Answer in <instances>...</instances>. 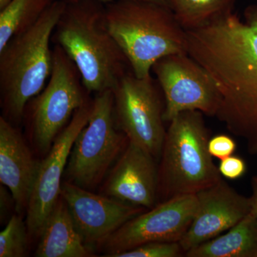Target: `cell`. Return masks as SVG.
<instances>
[{
  "instance_id": "obj_17",
  "label": "cell",
  "mask_w": 257,
  "mask_h": 257,
  "mask_svg": "<svg viewBox=\"0 0 257 257\" xmlns=\"http://www.w3.org/2000/svg\"><path fill=\"white\" fill-rule=\"evenodd\" d=\"M187 257H257V218L250 212L226 234L198 245Z\"/></svg>"
},
{
  "instance_id": "obj_12",
  "label": "cell",
  "mask_w": 257,
  "mask_h": 257,
  "mask_svg": "<svg viewBox=\"0 0 257 257\" xmlns=\"http://www.w3.org/2000/svg\"><path fill=\"white\" fill-rule=\"evenodd\" d=\"M60 196L77 231L90 249L146 209L98 195L67 181L62 183Z\"/></svg>"
},
{
  "instance_id": "obj_18",
  "label": "cell",
  "mask_w": 257,
  "mask_h": 257,
  "mask_svg": "<svg viewBox=\"0 0 257 257\" xmlns=\"http://www.w3.org/2000/svg\"><path fill=\"white\" fill-rule=\"evenodd\" d=\"M55 0H12L0 10V50L19 34L31 28Z\"/></svg>"
},
{
  "instance_id": "obj_20",
  "label": "cell",
  "mask_w": 257,
  "mask_h": 257,
  "mask_svg": "<svg viewBox=\"0 0 257 257\" xmlns=\"http://www.w3.org/2000/svg\"><path fill=\"white\" fill-rule=\"evenodd\" d=\"M28 226L21 216L13 215L0 233V257H23L27 255Z\"/></svg>"
},
{
  "instance_id": "obj_15",
  "label": "cell",
  "mask_w": 257,
  "mask_h": 257,
  "mask_svg": "<svg viewBox=\"0 0 257 257\" xmlns=\"http://www.w3.org/2000/svg\"><path fill=\"white\" fill-rule=\"evenodd\" d=\"M38 166L20 132L0 116V182L10 189L19 214L27 210Z\"/></svg>"
},
{
  "instance_id": "obj_3",
  "label": "cell",
  "mask_w": 257,
  "mask_h": 257,
  "mask_svg": "<svg viewBox=\"0 0 257 257\" xmlns=\"http://www.w3.org/2000/svg\"><path fill=\"white\" fill-rule=\"evenodd\" d=\"M105 5L106 25L139 78L151 75L165 56L187 53V34L170 7L147 0H114Z\"/></svg>"
},
{
  "instance_id": "obj_6",
  "label": "cell",
  "mask_w": 257,
  "mask_h": 257,
  "mask_svg": "<svg viewBox=\"0 0 257 257\" xmlns=\"http://www.w3.org/2000/svg\"><path fill=\"white\" fill-rule=\"evenodd\" d=\"M126 140L115 122L113 91L97 93L89 121L71 150L64 175L67 182L87 190L95 189L121 155Z\"/></svg>"
},
{
  "instance_id": "obj_5",
  "label": "cell",
  "mask_w": 257,
  "mask_h": 257,
  "mask_svg": "<svg viewBox=\"0 0 257 257\" xmlns=\"http://www.w3.org/2000/svg\"><path fill=\"white\" fill-rule=\"evenodd\" d=\"M203 113L181 112L170 121L158 168V197L162 202L196 194L222 179L208 150Z\"/></svg>"
},
{
  "instance_id": "obj_14",
  "label": "cell",
  "mask_w": 257,
  "mask_h": 257,
  "mask_svg": "<svg viewBox=\"0 0 257 257\" xmlns=\"http://www.w3.org/2000/svg\"><path fill=\"white\" fill-rule=\"evenodd\" d=\"M150 152L127 141L104 185V194L119 202L152 209L158 198V168Z\"/></svg>"
},
{
  "instance_id": "obj_13",
  "label": "cell",
  "mask_w": 257,
  "mask_h": 257,
  "mask_svg": "<svg viewBox=\"0 0 257 257\" xmlns=\"http://www.w3.org/2000/svg\"><path fill=\"white\" fill-rule=\"evenodd\" d=\"M196 195L197 213L179 241L184 253L227 231L251 210L250 198L239 194L223 178Z\"/></svg>"
},
{
  "instance_id": "obj_9",
  "label": "cell",
  "mask_w": 257,
  "mask_h": 257,
  "mask_svg": "<svg viewBox=\"0 0 257 257\" xmlns=\"http://www.w3.org/2000/svg\"><path fill=\"white\" fill-rule=\"evenodd\" d=\"M152 71L165 95V121L185 111L215 116L219 103L215 83L188 54L165 56L154 64Z\"/></svg>"
},
{
  "instance_id": "obj_11",
  "label": "cell",
  "mask_w": 257,
  "mask_h": 257,
  "mask_svg": "<svg viewBox=\"0 0 257 257\" xmlns=\"http://www.w3.org/2000/svg\"><path fill=\"white\" fill-rule=\"evenodd\" d=\"M93 101H87L74 113L69 124L56 138L42 162L27 207V226L32 236H40L51 211L60 197L61 180L64 175L71 150L79 133L87 124Z\"/></svg>"
},
{
  "instance_id": "obj_1",
  "label": "cell",
  "mask_w": 257,
  "mask_h": 257,
  "mask_svg": "<svg viewBox=\"0 0 257 257\" xmlns=\"http://www.w3.org/2000/svg\"><path fill=\"white\" fill-rule=\"evenodd\" d=\"M186 33L187 54L217 88L216 117L257 155V5L242 18L232 12Z\"/></svg>"
},
{
  "instance_id": "obj_7",
  "label": "cell",
  "mask_w": 257,
  "mask_h": 257,
  "mask_svg": "<svg viewBox=\"0 0 257 257\" xmlns=\"http://www.w3.org/2000/svg\"><path fill=\"white\" fill-rule=\"evenodd\" d=\"M52 53L53 66L48 84L28 102L31 104L32 137L43 153L50 151L76 111L88 101V92L75 64L59 45H55Z\"/></svg>"
},
{
  "instance_id": "obj_25",
  "label": "cell",
  "mask_w": 257,
  "mask_h": 257,
  "mask_svg": "<svg viewBox=\"0 0 257 257\" xmlns=\"http://www.w3.org/2000/svg\"><path fill=\"white\" fill-rule=\"evenodd\" d=\"M64 2L72 1V0H63ZM103 3H107L109 2L114 1V0H99ZM147 1L155 2V3H160V4L166 5V6L170 7L171 8L170 0H147Z\"/></svg>"
},
{
  "instance_id": "obj_22",
  "label": "cell",
  "mask_w": 257,
  "mask_h": 257,
  "mask_svg": "<svg viewBox=\"0 0 257 257\" xmlns=\"http://www.w3.org/2000/svg\"><path fill=\"white\" fill-rule=\"evenodd\" d=\"M236 147L234 140L226 135H216L208 142V150L211 157L220 160L233 155Z\"/></svg>"
},
{
  "instance_id": "obj_16",
  "label": "cell",
  "mask_w": 257,
  "mask_h": 257,
  "mask_svg": "<svg viewBox=\"0 0 257 257\" xmlns=\"http://www.w3.org/2000/svg\"><path fill=\"white\" fill-rule=\"evenodd\" d=\"M37 246V257L92 256L90 249L82 236L71 216L67 204L62 197L57 203L47 217Z\"/></svg>"
},
{
  "instance_id": "obj_8",
  "label": "cell",
  "mask_w": 257,
  "mask_h": 257,
  "mask_svg": "<svg viewBox=\"0 0 257 257\" xmlns=\"http://www.w3.org/2000/svg\"><path fill=\"white\" fill-rule=\"evenodd\" d=\"M152 74L139 78L130 69L113 89L116 127L128 141L160 159L165 141L162 101Z\"/></svg>"
},
{
  "instance_id": "obj_2",
  "label": "cell",
  "mask_w": 257,
  "mask_h": 257,
  "mask_svg": "<svg viewBox=\"0 0 257 257\" xmlns=\"http://www.w3.org/2000/svg\"><path fill=\"white\" fill-rule=\"evenodd\" d=\"M52 42L75 64L89 93L113 90L130 71L127 59L106 25L105 5L99 0L66 2Z\"/></svg>"
},
{
  "instance_id": "obj_26",
  "label": "cell",
  "mask_w": 257,
  "mask_h": 257,
  "mask_svg": "<svg viewBox=\"0 0 257 257\" xmlns=\"http://www.w3.org/2000/svg\"><path fill=\"white\" fill-rule=\"evenodd\" d=\"M11 2L12 0H0V10L4 9Z\"/></svg>"
},
{
  "instance_id": "obj_24",
  "label": "cell",
  "mask_w": 257,
  "mask_h": 257,
  "mask_svg": "<svg viewBox=\"0 0 257 257\" xmlns=\"http://www.w3.org/2000/svg\"><path fill=\"white\" fill-rule=\"evenodd\" d=\"M251 187H252V194L249 197L251 200V211L257 218V174L253 177Z\"/></svg>"
},
{
  "instance_id": "obj_19",
  "label": "cell",
  "mask_w": 257,
  "mask_h": 257,
  "mask_svg": "<svg viewBox=\"0 0 257 257\" xmlns=\"http://www.w3.org/2000/svg\"><path fill=\"white\" fill-rule=\"evenodd\" d=\"M236 0H170L171 9L187 30L201 28L234 10Z\"/></svg>"
},
{
  "instance_id": "obj_10",
  "label": "cell",
  "mask_w": 257,
  "mask_h": 257,
  "mask_svg": "<svg viewBox=\"0 0 257 257\" xmlns=\"http://www.w3.org/2000/svg\"><path fill=\"white\" fill-rule=\"evenodd\" d=\"M197 208L196 194L172 198L135 216L99 245L105 256L114 257L152 241L179 242L192 224Z\"/></svg>"
},
{
  "instance_id": "obj_21",
  "label": "cell",
  "mask_w": 257,
  "mask_h": 257,
  "mask_svg": "<svg viewBox=\"0 0 257 257\" xmlns=\"http://www.w3.org/2000/svg\"><path fill=\"white\" fill-rule=\"evenodd\" d=\"M182 252L179 242L152 241L118 253L114 257H177Z\"/></svg>"
},
{
  "instance_id": "obj_23",
  "label": "cell",
  "mask_w": 257,
  "mask_h": 257,
  "mask_svg": "<svg viewBox=\"0 0 257 257\" xmlns=\"http://www.w3.org/2000/svg\"><path fill=\"white\" fill-rule=\"evenodd\" d=\"M218 169L224 178L235 180L244 175L246 166L242 159L231 155L220 160Z\"/></svg>"
},
{
  "instance_id": "obj_4",
  "label": "cell",
  "mask_w": 257,
  "mask_h": 257,
  "mask_svg": "<svg viewBox=\"0 0 257 257\" xmlns=\"http://www.w3.org/2000/svg\"><path fill=\"white\" fill-rule=\"evenodd\" d=\"M66 2L55 0L33 26L13 37L0 50V94L4 117L19 124L29 101L42 92L50 77V42Z\"/></svg>"
}]
</instances>
